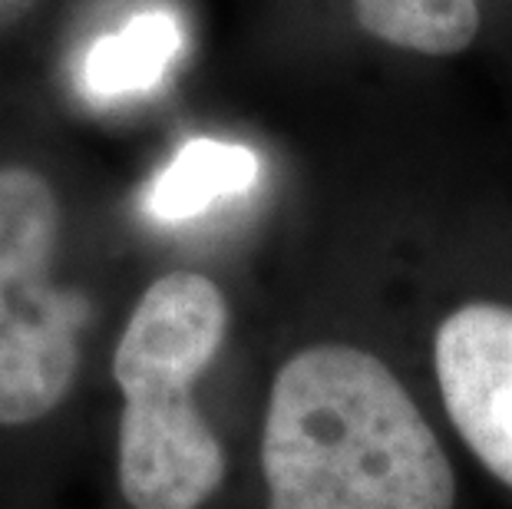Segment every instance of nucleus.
<instances>
[{"label": "nucleus", "mask_w": 512, "mask_h": 509, "mask_svg": "<svg viewBox=\"0 0 512 509\" xmlns=\"http://www.w3.org/2000/svg\"><path fill=\"white\" fill-rule=\"evenodd\" d=\"M268 509H453L443 443L394 371L351 344H314L271 384Z\"/></svg>", "instance_id": "1"}, {"label": "nucleus", "mask_w": 512, "mask_h": 509, "mask_svg": "<svg viewBox=\"0 0 512 509\" xmlns=\"http://www.w3.org/2000/svg\"><path fill=\"white\" fill-rule=\"evenodd\" d=\"M60 202L40 172L0 166V424L63 404L80 367L86 301L53 285Z\"/></svg>", "instance_id": "2"}, {"label": "nucleus", "mask_w": 512, "mask_h": 509, "mask_svg": "<svg viewBox=\"0 0 512 509\" xmlns=\"http://www.w3.org/2000/svg\"><path fill=\"white\" fill-rule=\"evenodd\" d=\"M228 331L222 288L199 272H169L136 301L113 354L126 400H185Z\"/></svg>", "instance_id": "3"}, {"label": "nucleus", "mask_w": 512, "mask_h": 509, "mask_svg": "<svg viewBox=\"0 0 512 509\" xmlns=\"http://www.w3.org/2000/svg\"><path fill=\"white\" fill-rule=\"evenodd\" d=\"M440 394L476 460L512 486V308L476 301L440 324Z\"/></svg>", "instance_id": "4"}, {"label": "nucleus", "mask_w": 512, "mask_h": 509, "mask_svg": "<svg viewBox=\"0 0 512 509\" xmlns=\"http://www.w3.org/2000/svg\"><path fill=\"white\" fill-rule=\"evenodd\" d=\"M225 480V450L195 400H126L119 486L133 509H199Z\"/></svg>", "instance_id": "5"}, {"label": "nucleus", "mask_w": 512, "mask_h": 509, "mask_svg": "<svg viewBox=\"0 0 512 509\" xmlns=\"http://www.w3.org/2000/svg\"><path fill=\"white\" fill-rule=\"evenodd\" d=\"M258 179V156L242 143L189 139L146 189V215L162 225L189 222L215 202L245 196Z\"/></svg>", "instance_id": "6"}, {"label": "nucleus", "mask_w": 512, "mask_h": 509, "mask_svg": "<svg viewBox=\"0 0 512 509\" xmlns=\"http://www.w3.org/2000/svg\"><path fill=\"white\" fill-rule=\"evenodd\" d=\"M182 50V27L166 10H146L86 50L83 90L93 100H123L152 90Z\"/></svg>", "instance_id": "7"}, {"label": "nucleus", "mask_w": 512, "mask_h": 509, "mask_svg": "<svg viewBox=\"0 0 512 509\" xmlns=\"http://www.w3.org/2000/svg\"><path fill=\"white\" fill-rule=\"evenodd\" d=\"M370 37L390 47L453 57L479 34V0H351Z\"/></svg>", "instance_id": "8"}]
</instances>
